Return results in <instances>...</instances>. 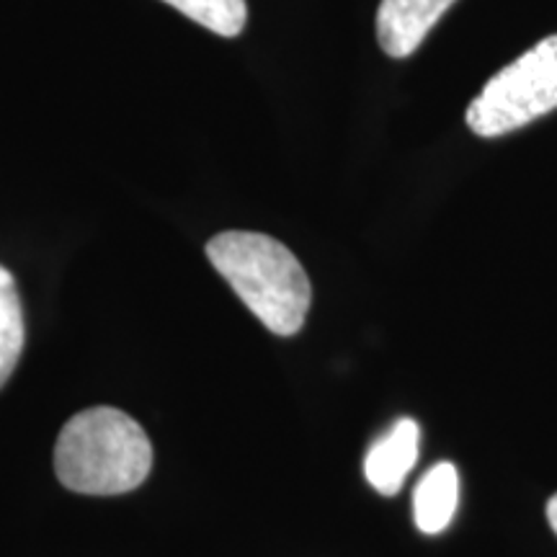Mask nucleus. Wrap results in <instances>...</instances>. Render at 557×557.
<instances>
[{
	"instance_id": "39448f33",
	"label": "nucleus",
	"mask_w": 557,
	"mask_h": 557,
	"mask_svg": "<svg viewBox=\"0 0 557 557\" xmlns=\"http://www.w3.org/2000/svg\"><path fill=\"white\" fill-rule=\"evenodd\" d=\"M418 438L421 429L413 418H400L385 436L369 447L364 472L374 491H380L382 496H395L400 491L418 459Z\"/></svg>"
},
{
	"instance_id": "7ed1b4c3",
	"label": "nucleus",
	"mask_w": 557,
	"mask_h": 557,
	"mask_svg": "<svg viewBox=\"0 0 557 557\" xmlns=\"http://www.w3.org/2000/svg\"><path fill=\"white\" fill-rule=\"evenodd\" d=\"M557 109V34L506 65L470 101L468 127L478 137H504Z\"/></svg>"
},
{
	"instance_id": "f03ea898",
	"label": "nucleus",
	"mask_w": 557,
	"mask_h": 557,
	"mask_svg": "<svg viewBox=\"0 0 557 557\" xmlns=\"http://www.w3.org/2000/svg\"><path fill=\"white\" fill-rule=\"evenodd\" d=\"M152 444L135 418L116 408H88L62 426L54 447L60 483L86 496H120L145 483Z\"/></svg>"
},
{
	"instance_id": "0eeeda50",
	"label": "nucleus",
	"mask_w": 557,
	"mask_h": 557,
	"mask_svg": "<svg viewBox=\"0 0 557 557\" xmlns=\"http://www.w3.org/2000/svg\"><path fill=\"white\" fill-rule=\"evenodd\" d=\"M24 351V308L18 284L5 267H0V387L9 382Z\"/></svg>"
},
{
	"instance_id": "1a4fd4ad",
	"label": "nucleus",
	"mask_w": 557,
	"mask_h": 557,
	"mask_svg": "<svg viewBox=\"0 0 557 557\" xmlns=\"http://www.w3.org/2000/svg\"><path fill=\"white\" fill-rule=\"evenodd\" d=\"M547 521L549 527H553V532L557 534V493L547 500Z\"/></svg>"
},
{
	"instance_id": "6e6552de",
	"label": "nucleus",
	"mask_w": 557,
	"mask_h": 557,
	"mask_svg": "<svg viewBox=\"0 0 557 557\" xmlns=\"http://www.w3.org/2000/svg\"><path fill=\"white\" fill-rule=\"evenodd\" d=\"M186 18L197 21L205 29L220 37H238L246 29L248 5L246 0H163Z\"/></svg>"
},
{
	"instance_id": "20e7f679",
	"label": "nucleus",
	"mask_w": 557,
	"mask_h": 557,
	"mask_svg": "<svg viewBox=\"0 0 557 557\" xmlns=\"http://www.w3.org/2000/svg\"><path fill=\"white\" fill-rule=\"evenodd\" d=\"M457 0H382L377 9V41L393 60L410 58L429 32Z\"/></svg>"
},
{
	"instance_id": "f257e3e1",
	"label": "nucleus",
	"mask_w": 557,
	"mask_h": 557,
	"mask_svg": "<svg viewBox=\"0 0 557 557\" xmlns=\"http://www.w3.org/2000/svg\"><path fill=\"white\" fill-rule=\"evenodd\" d=\"M207 259L271 333H299L310 312L312 287L287 246L263 233L227 230L207 243Z\"/></svg>"
},
{
	"instance_id": "423d86ee",
	"label": "nucleus",
	"mask_w": 557,
	"mask_h": 557,
	"mask_svg": "<svg viewBox=\"0 0 557 557\" xmlns=\"http://www.w3.org/2000/svg\"><path fill=\"white\" fill-rule=\"evenodd\" d=\"M459 500V475L451 462H438L418 480L413 519L423 534H438L451 524Z\"/></svg>"
}]
</instances>
